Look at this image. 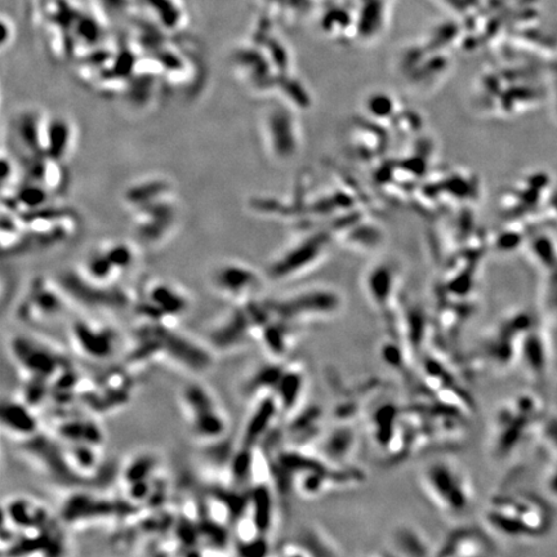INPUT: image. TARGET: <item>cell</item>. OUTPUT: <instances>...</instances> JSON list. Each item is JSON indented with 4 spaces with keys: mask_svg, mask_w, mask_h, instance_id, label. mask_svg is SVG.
I'll return each mask as SVG.
<instances>
[{
    "mask_svg": "<svg viewBox=\"0 0 557 557\" xmlns=\"http://www.w3.org/2000/svg\"><path fill=\"white\" fill-rule=\"evenodd\" d=\"M404 409L395 402L386 401L377 405L368 413V428L373 443L383 451L385 455L389 451L392 441L396 438L401 427Z\"/></svg>",
    "mask_w": 557,
    "mask_h": 557,
    "instance_id": "obj_21",
    "label": "cell"
},
{
    "mask_svg": "<svg viewBox=\"0 0 557 557\" xmlns=\"http://www.w3.org/2000/svg\"><path fill=\"white\" fill-rule=\"evenodd\" d=\"M9 350L27 378L53 381L66 368L62 356L55 352L52 347L26 335L12 338Z\"/></svg>",
    "mask_w": 557,
    "mask_h": 557,
    "instance_id": "obj_9",
    "label": "cell"
},
{
    "mask_svg": "<svg viewBox=\"0 0 557 557\" xmlns=\"http://www.w3.org/2000/svg\"><path fill=\"white\" fill-rule=\"evenodd\" d=\"M179 404L195 439L204 444L220 443L228 432L230 421L217 396L208 386L190 382L179 391Z\"/></svg>",
    "mask_w": 557,
    "mask_h": 557,
    "instance_id": "obj_4",
    "label": "cell"
},
{
    "mask_svg": "<svg viewBox=\"0 0 557 557\" xmlns=\"http://www.w3.org/2000/svg\"><path fill=\"white\" fill-rule=\"evenodd\" d=\"M156 471V458L153 454H141L133 458L129 464L124 468V484L129 485L138 481L150 480ZM124 485V486H125Z\"/></svg>",
    "mask_w": 557,
    "mask_h": 557,
    "instance_id": "obj_29",
    "label": "cell"
},
{
    "mask_svg": "<svg viewBox=\"0 0 557 557\" xmlns=\"http://www.w3.org/2000/svg\"><path fill=\"white\" fill-rule=\"evenodd\" d=\"M1 29L4 30L3 34H1V48L5 49L8 44L13 40L14 29L12 27V23L8 20H5V17L1 18Z\"/></svg>",
    "mask_w": 557,
    "mask_h": 557,
    "instance_id": "obj_30",
    "label": "cell"
},
{
    "mask_svg": "<svg viewBox=\"0 0 557 557\" xmlns=\"http://www.w3.org/2000/svg\"><path fill=\"white\" fill-rule=\"evenodd\" d=\"M61 288L65 290L71 301H78L85 306L116 311L115 308H125L134 306L136 299H132L129 293L117 288L115 284L107 285L92 281L84 278L78 270L68 272L61 280Z\"/></svg>",
    "mask_w": 557,
    "mask_h": 557,
    "instance_id": "obj_10",
    "label": "cell"
},
{
    "mask_svg": "<svg viewBox=\"0 0 557 557\" xmlns=\"http://www.w3.org/2000/svg\"><path fill=\"white\" fill-rule=\"evenodd\" d=\"M539 413V401L531 395L515 396L499 405L492 418L488 438V453L492 459L509 457L537 422Z\"/></svg>",
    "mask_w": 557,
    "mask_h": 557,
    "instance_id": "obj_3",
    "label": "cell"
},
{
    "mask_svg": "<svg viewBox=\"0 0 557 557\" xmlns=\"http://www.w3.org/2000/svg\"><path fill=\"white\" fill-rule=\"evenodd\" d=\"M262 278L254 267L237 259L216 263L208 274V284L221 298L232 303L253 301Z\"/></svg>",
    "mask_w": 557,
    "mask_h": 557,
    "instance_id": "obj_8",
    "label": "cell"
},
{
    "mask_svg": "<svg viewBox=\"0 0 557 557\" xmlns=\"http://www.w3.org/2000/svg\"><path fill=\"white\" fill-rule=\"evenodd\" d=\"M76 145V129L72 120L63 115L48 116L46 134V155L65 164Z\"/></svg>",
    "mask_w": 557,
    "mask_h": 557,
    "instance_id": "obj_23",
    "label": "cell"
},
{
    "mask_svg": "<svg viewBox=\"0 0 557 557\" xmlns=\"http://www.w3.org/2000/svg\"><path fill=\"white\" fill-rule=\"evenodd\" d=\"M390 556H432V547L423 531L411 525H401L393 530L389 543Z\"/></svg>",
    "mask_w": 557,
    "mask_h": 557,
    "instance_id": "obj_27",
    "label": "cell"
},
{
    "mask_svg": "<svg viewBox=\"0 0 557 557\" xmlns=\"http://www.w3.org/2000/svg\"><path fill=\"white\" fill-rule=\"evenodd\" d=\"M68 301L70 298L59 284L55 285L39 278L30 285L27 294L20 303L18 315L29 321L51 320L65 312Z\"/></svg>",
    "mask_w": 557,
    "mask_h": 557,
    "instance_id": "obj_13",
    "label": "cell"
},
{
    "mask_svg": "<svg viewBox=\"0 0 557 557\" xmlns=\"http://www.w3.org/2000/svg\"><path fill=\"white\" fill-rule=\"evenodd\" d=\"M270 305L278 316L302 327L338 316L343 308V299L329 290H308L276 299Z\"/></svg>",
    "mask_w": 557,
    "mask_h": 557,
    "instance_id": "obj_7",
    "label": "cell"
},
{
    "mask_svg": "<svg viewBox=\"0 0 557 557\" xmlns=\"http://www.w3.org/2000/svg\"><path fill=\"white\" fill-rule=\"evenodd\" d=\"M423 496L445 516H466L475 504L472 480L455 458L440 455L427 460L418 472Z\"/></svg>",
    "mask_w": 557,
    "mask_h": 557,
    "instance_id": "obj_1",
    "label": "cell"
},
{
    "mask_svg": "<svg viewBox=\"0 0 557 557\" xmlns=\"http://www.w3.org/2000/svg\"><path fill=\"white\" fill-rule=\"evenodd\" d=\"M285 364V360L270 359L257 365L244 379L241 395L250 401H256L257 398L266 395H274Z\"/></svg>",
    "mask_w": 557,
    "mask_h": 557,
    "instance_id": "obj_24",
    "label": "cell"
},
{
    "mask_svg": "<svg viewBox=\"0 0 557 557\" xmlns=\"http://www.w3.org/2000/svg\"><path fill=\"white\" fill-rule=\"evenodd\" d=\"M48 116L35 107L17 113L13 120V133L17 145L26 154L27 159L46 154V134Z\"/></svg>",
    "mask_w": 557,
    "mask_h": 557,
    "instance_id": "obj_17",
    "label": "cell"
},
{
    "mask_svg": "<svg viewBox=\"0 0 557 557\" xmlns=\"http://www.w3.org/2000/svg\"><path fill=\"white\" fill-rule=\"evenodd\" d=\"M253 409L248 415L241 434L240 445L246 447L259 446V443L272 431L280 415V405L275 395H266L253 401Z\"/></svg>",
    "mask_w": 557,
    "mask_h": 557,
    "instance_id": "obj_18",
    "label": "cell"
},
{
    "mask_svg": "<svg viewBox=\"0 0 557 557\" xmlns=\"http://www.w3.org/2000/svg\"><path fill=\"white\" fill-rule=\"evenodd\" d=\"M339 550L321 529L308 528L294 541H288L280 547L282 556H334Z\"/></svg>",
    "mask_w": 557,
    "mask_h": 557,
    "instance_id": "obj_25",
    "label": "cell"
},
{
    "mask_svg": "<svg viewBox=\"0 0 557 557\" xmlns=\"http://www.w3.org/2000/svg\"><path fill=\"white\" fill-rule=\"evenodd\" d=\"M359 447V432L355 422H335L324 430L312 451L331 464H353V457Z\"/></svg>",
    "mask_w": 557,
    "mask_h": 557,
    "instance_id": "obj_15",
    "label": "cell"
},
{
    "mask_svg": "<svg viewBox=\"0 0 557 557\" xmlns=\"http://www.w3.org/2000/svg\"><path fill=\"white\" fill-rule=\"evenodd\" d=\"M481 525L492 535L518 539L543 534L550 526L544 504L528 494L499 493L481 511Z\"/></svg>",
    "mask_w": 557,
    "mask_h": 557,
    "instance_id": "obj_2",
    "label": "cell"
},
{
    "mask_svg": "<svg viewBox=\"0 0 557 557\" xmlns=\"http://www.w3.org/2000/svg\"><path fill=\"white\" fill-rule=\"evenodd\" d=\"M70 335L75 348L83 356L94 361L112 357L119 346V337L115 329L89 319L75 321L70 329Z\"/></svg>",
    "mask_w": 557,
    "mask_h": 557,
    "instance_id": "obj_12",
    "label": "cell"
},
{
    "mask_svg": "<svg viewBox=\"0 0 557 557\" xmlns=\"http://www.w3.org/2000/svg\"><path fill=\"white\" fill-rule=\"evenodd\" d=\"M493 535L484 528L464 525L453 529L435 547L434 556L440 557H470L489 556L494 554Z\"/></svg>",
    "mask_w": 557,
    "mask_h": 557,
    "instance_id": "obj_14",
    "label": "cell"
},
{
    "mask_svg": "<svg viewBox=\"0 0 557 557\" xmlns=\"http://www.w3.org/2000/svg\"><path fill=\"white\" fill-rule=\"evenodd\" d=\"M177 195L133 209V224L138 239L146 245H158L169 239L178 221Z\"/></svg>",
    "mask_w": 557,
    "mask_h": 557,
    "instance_id": "obj_11",
    "label": "cell"
},
{
    "mask_svg": "<svg viewBox=\"0 0 557 557\" xmlns=\"http://www.w3.org/2000/svg\"><path fill=\"white\" fill-rule=\"evenodd\" d=\"M175 195L172 182L164 177H147L134 182L124 192V203L130 211Z\"/></svg>",
    "mask_w": 557,
    "mask_h": 557,
    "instance_id": "obj_26",
    "label": "cell"
},
{
    "mask_svg": "<svg viewBox=\"0 0 557 557\" xmlns=\"http://www.w3.org/2000/svg\"><path fill=\"white\" fill-rule=\"evenodd\" d=\"M101 250L110 259V262L115 266L120 275L130 271L136 267L138 261V249L129 241L124 240H112L106 241L100 245Z\"/></svg>",
    "mask_w": 557,
    "mask_h": 557,
    "instance_id": "obj_28",
    "label": "cell"
},
{
    "mask_svg": "<svg viewBox=\"0 0 557 557\" xmlns=\"http://www.w3.org/2000/svg\"><path fill=\"white\" fill-rule=\"evenodd\" d=\"M133 307L142 320L177 325V321L190 311L191 297L178 284L155 278L143 286L142 295Z\"/></svg>",
    "mask_w": 557,
    "mask_h": 557,
    "instance_id": "obj_6",
    "label": "cell"
},
{
    "mask_svg": "<svg viewBox=\"0 0 557 557\" xmlns=\"http://www.w3.org/2000/svg\"><path fill=\"white\" fill-rule=\"evenodd\" d=\"M308 386V373L302 363H286L275 390L282 415L290 417L303 406Z\"/></svg>",
    "mask_w": 557,
    "mask_h": 557,
    "instance_id": "obj_20",
    "label": "cell"
},
{
    "mask_svg": "<svg viewBox=\"0 0 557 557\" xmlns=\"http://www.w3.org/2000/svg\"><path fill=\"white\" fill-rule=\"evenodd\" d=\"M366 472L356 464H331L320 459L294 477L292 489L305 499H319L363 485Z\"/></svg>",
    "mask_w": 557,
    "mask_h": 557,
    "instance_id": "obj_5",
    "label": "cell"
},
{
    "mask_svg": "<svg viewBox=\"0 0 557 557\" xmlns=\"http://www.w3.org/2000/svg\"><path fill=\"white\" fill-rule=\"evenodd\" d=\"M1 426L13 438L23 441L33 439L39 432V421L34 414L33 406L22 398L3 402Z\"/></svg>",
    "mask_w": 557,
    "mask_h": 557,
    "instance_id": "obj_22",
    "label": "cell"
},
{
    "mask_svg": "<svg viewBox=\"0 0 557 557\" xmlns=\"http://www.w3.org/2000/svg\"><path fill=\"white\" fill-rule=\"evenodd\" d=\"M3 529L13 531L16 537L23 531L42 529L49 525L48 511L40 503L27 497H12L8 499V502L3 504Z\"/></svg>",
    "mask_w": 557,
    "mask_h": 557,
    "instance_id": "obj_16",
    "label": "cell"
},
{
    "mask_svg": "<svg viewBox=\"0 0 557 557\" xmlns=\"http://www.w3.org/2000/svg\"><path fill=\"white\" fill-rule=\"evenodd\" d=\"M299 328V325L278 316L272 310L271 316L259 334L258 343H261L270 359L285 360L297 342Z\"/></svg>",
    "mask_w": 557,
    "mask_h": 557,
    "instance_id": "obj_19",
    "label": "cell"
}]
</instances>
